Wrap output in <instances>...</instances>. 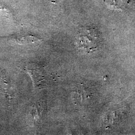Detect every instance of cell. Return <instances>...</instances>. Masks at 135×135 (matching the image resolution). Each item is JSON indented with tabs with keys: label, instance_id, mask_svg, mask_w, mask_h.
I'll return each mask as SVG.
<instances>
[{
	"label": "cell",
	"instance_id": "6da1fadb",
	"mask_svg": "<svg viewBox=\"0 0 135 135\" xmlns=\"http://www.w3.org/2000/svg\"><path fill=\"white\" fill-rule=\"evenodd\" d=\"M76 42L78 47L88 53L95 51L98 48L100 38L96 29L90 26H85L78 31Z\"/></svg>",
	"mask_w": 135,
	"mask_h": 135
},
{
	"label": "cell",
	"instance_id": "7a4b0ae2",
	"mask_svg": "<svg viewBox=\"0 0 135 135\" xmlns=\"http://www.w3.org/2000/svg\"><path fill=\"white\" fill-rule=\"evenodd\" d=\"M108 3L114 9L123 10L129 4V0H109Z\"/></svg>",
	"mask_w": 135,
	"mask_h": 135
}]
</instances>
